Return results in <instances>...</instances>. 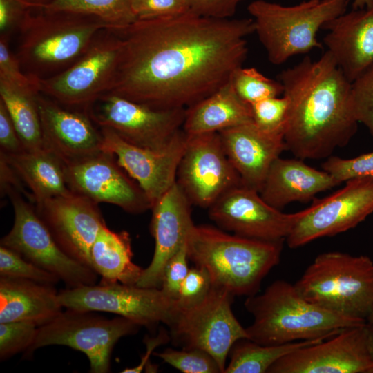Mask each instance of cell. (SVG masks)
Listing matches in <instances>:
<instances>
[{
    "label": "cell",
    "mask_w": 373,
    "mask_h": 373,
    "mask_svg": "<svg viewBox=\"0 0 373 373\" xmlns=\"http://www.w3.org/2000/svg\"><path fill=\"white\" fill-rule=\"evenodd\" d=\"M252 18L216 19L190 11L137 19L116 30L123 48L108 93L157 109L187 108L242 66Z\"/></svg>",
    "instance_id": "obj_1"
},
{
    "label": "cell",
    "mask_w": 373,
    "mask_h": 373,
    "mask_svg": "<svg viewBox=\"0 0 373 373\" xmlns=\"http://www.w3.org/2000/svg\"><path fill=\"white\" fill-rule=\"evenodd\" d=\"M278 80L289 100L285 124L286 149L301 160L327 158L356 133L352 83L325 51L305 57L281 71Z\"/></svg>",
    "instance_id": "obj_2"
},
{
    "label": "cell",
    "mask_w": 373,
    "mask_h": 373,
    "mask_svg": "<svg viewBox=\"0 0 373 373\" xmlns=\"http://www.w3.org/2000/svg\"><path fill=\"white\" fill-rule=\"evenodd\" d=\"M283 242L230 234L206 224H194L186 241L189 260L207 270L213 287L247 297L257 294L280 262Z\"/></svg>",
    "instance_id": "obj_3"
},
{
    "label": "cell",
    "mask_w": 373,
    "mask_h": 373,
    "mask_svg": "<svg viewBox=\"0 0 373 373\" xmlns=\"http://www.w3.org/2000/svg\"><path fill=\"white\" fill-rule=\"evenodd\" d=\"M244 306L254 317L246 327L247 338L264 345L327 338L345 328L367 324L308 301L294 284L284 280L274 281L262 294L247 296Z\"/></svg>",
    "instance_id": "obj_4"
},
{
    "label": "cell",
    "mask_w": 373,
    "mask_h": 373,
    "mask_svg": "<svg viewBox=\"0 0 373 373\" xmlns=\"http://www.w3.org/2000/svg\"><path fill=\"white\" fill-rule=\"evenodd\" d=\"M104 29L111 28L93 16L33 6L17 30L16 55L26 73L48 77L71 65Z\"/></svg>",
    "instance_id": "obj_5"
},
{
    "label": "cell",
    "mask_w": 373,
    "mask_h": 373,
    "mask_svg": "<svg viewBox=\"0 0 373 373\" xmlns=\"http://www.w3.org/2000/svg\"><path fill=\"white\" fill-rule=\"evenodd\" d=\"M348 2L307 0L294 6H283L255 0L249 4L247 10L269 61L280 65L294 55L322 48L317 32L325 23L345 12Z\"/></svg>",
    "instance_id": "obj_6"
},
{
    "label": "cell",
    "mask_w": 373,
    "mask_h": 373,
    "mask_svg": "<svg viewBox=\"0 0 373 373\" xmlns=\"http://www.w3.org/2000/svg\"><path fill=\"white\" fill-rule=\"evenodd\" d=\"M308 301L366 321L373 307V261L341 251L318 254L294 284Z\"/></svg>",
    "instance_id": "obj_7"
},
{
    "label": "cell",
    "mask_w": 373,
    "mask_h": 373,
    "mask_svg": "<svg viewBox=\"0 0 373 373\" xmlns=\"http://www.w3.org/2000/svg\"><path fill=\"white\" fill-rule=\"evenodd\" d=\"M122 48L116 30H102L71 65L54 75L39 77L40 93L64 106L88 111L110 90Z\"/></svg>",
    "instance_id": "obj_8"
},
{
    "label": "cell",
    "mask_w": 373,
    "mask_h": 373,
    "mask_svg": "<svg viewBox=\"0 0 373 373\" xmlns=\"http://www.w3.org/2000/svg\"><path fill=\"white\" fill-rule=\"evenodd\" d=\"M94 312L66 309L38 327L35 341L24 353L30 355L50 345H64L82 352L88 358L91 373L110 371L111 356L117 341L137 333V323L122 316L108 318Z\"/></svg>",
    "instance_id": "obj_9"
},
{
    "label": "cell",
    "mask_w": 373,
    "mask_h": 373,
    "mask_svg": "<svg viewBox=\"0 0 373 373\" xmlns=\"http://www.w3.org/2000/svg\"><path fill=\"white\" fill-rule=\"evenodd\" d=\"M9 196L14 209L10 231L1 239L9 248L63 281L67 288L97 284L98 274L68 256L57 245L35 207L17 191Z\"/></svg>",
    "instance_id": "obj_10"
},
{
    "label": "cell",
    "mask_w": 373,
    "mask_h": 373,
    "mask_svg": "<svg viewBox=\"0 0 373 373\" xmlns=\"http://www.w3.org/2000/svg\"><path fill=\"white\" fill-rule=\"evenodd\" d=\"M59 299L65 309L112 313L151 329L160 323L169 327L178 312L176 300L160 288L136 285L99 283L66 288L59 291Z\"/></svg>",
    "instance_id": "obj_11"
},
{
    "label": "cell",
    "mask_w": 373,
    "mask_h": 373,
    "mask_svg": "<svg viewBox=\"0 0 373 373\" xmlns=\"http://www.w3.org/2000/svg\"><path fill=\"white\" fill-rule=\"evenodd\" d=\"M233 297L227 291L212 286L202 302L178 309L169 327L174 345L206 351L218 363L222 373L233 345L239 339L247 338L246 328L233 313Z\"/></svg>",
    "instance_id": "obj_12"
},
{
    "label": "cell",
    "mask_w": 373,
    "mask_h": 373,
    "mask_svg": "<svg viewBox=\"0 0 373 373\" xmlns=\"http://www.w3.org/2000/svg\"><path fill=\"white\" fill-rule=\"evenodd\" d=\"M186 110L154 108L106 93L88 112L99 128H108L133 145L160 150L182 128Z\"/></svg>",
    "instance_id": "obj_13"
},
{
    "label": "cell",
    "mask_w": 373,
    "mask_h": 373,
    "mask_svg": "<svg viewBox=\"0 0 373 373\" xmlns=\"http://www.w3.org/2000/svg\"><path fill=\"white\" fill-rule=\"evenodd\" d=\"M373 212V176L354 178L324 198H314L286 238L291 249L348 231Z\"/></svg>",
    "instance_id": "obj_14"
},
{
    "label": "cell",
    "mask_w": 373,
    "mask_h": 373,
    "mask_svg": "<svg viewBox=\"0 0 373 373\" xmlns=\"http://www.w3.org/2000/svg\"><path fill=\"white\" fill-rule=\"evenodd\" d=\"M176 182L193 205L208 209L227 191L242 184L218 132L187 134Z\"/></svg>",
    "instance_id": "obj_15"
},
{
    "label": "cell",
    "mask_w": 373,
    "mask_h": 373,
    "mask_svg": "<svg viewBox=\"0 0 373 373\" xmlns=\"http://www.w3.org/2000/svg\"><path fill=\"white\" fill-rule=\"evenodd\" d=\"M208 209L219 228L265 241L286 240L307 211L283 213L267 203L258 191L242 184L227 191Z\"/></svg>",
    "instance_id": "obj_16"
},
{
    "label": "cell",
    "mask_w": 373,
    "mask_h": 373,
    "mask_svg": "<svg viewBox=\"0 0 373 373\" xmlns=\"http://www.w3.org/2000/svg\"><path fill=\"white\" fill-rule=\"evenodd\" d=\"M67 185L72 192L96 203L115 204L133 214L152 205L138 183L119 164L114 155L99 153L64 165Z\"/></svg>",
    "instance_id": "obj_17"
},
{
    "label": "cell",
    "mask_w": 373,
    "mask_h": 373,
    "mask_svg": "<svg viewBox=\"0 0 373 373\" xmlns=\"http://www.w3.org/2000/svg\"><path fill=\"white\" fill-rule=\"evenodd\" d=\"M367 325L345 328L280 358L267 373H372Z\"/></svg>",
    "instance_id": "obj_18"
},
{
    "label": "cell",
    "mask_w": 373,
    "mask_h": 373,
    "mask_svg": "<svg viewBox=\"0 0 373 373\" xmlns=\"http://www.w3.org/2000/svg\"><path fill=\"white\" fill-rule=\"evenodd\" d=\"M100 129L102 150L115 155L119 164L138 183L153 207L176 182L187 134L182 128L167 146L153 150L133 145L108 128Z\"/></svg>",
    "instance_id": "obj_19"
},
{
    "label": "cell",
    "mask_w": 373,
    "mask_h": 373,
    "mask_svg": "<svg viewBox=\"0 0 373 373\" xmlns=\"http://www.w3.org/2000/svg\"><path fill=\"white\" fill-rule=\"evenodd\" d=\"M35 207L59 247L93 269L91 248L105 224L98 204L71 191L47 199Z\"/></svg>",
    "instance_id": "obj_20"
},
{
    "label": "cell",
    "mask_w": 373,
    "mask_h": 373,
    "mask_svg": "<svg viewBox=\"0 0 373 373\" xmlns=\"http://www.w3.org/2000/svg\"><path fill=\"white\" fill-rule=\"evenodd\" d=\"M37 99L44 146L64 165L102 151L101 129L87 111L69 108L41 93Z\"/></svg>",
    "instance_id": "obj_21"
},
{
    "label": "cell",
    "mask_w": 373,
    "mask_h": 373,
    "mask_svg": "<svg viewBox=\"0 0 373 373\" xmlns=\"http://www.w3.org/2000/svg\"><path fill=\"white\" fill-rule=\"evenodd\" d=\"M193 204L175 182L152 207L151 231L155 240V250L149 265L136 285L160 288L164 268L194 226Z\"/></svg>",
    "instance_id": "obj_22"
},
{
    "label": "cell",
    "mask_w": 373,
    "mask_h": 373,
    "mask_svg": "<svg viewBox=\"0 0 373 373\" xmlns=\"http://www.w3.org/2000/svg\"><path fill=\"white\" fill-rule=\"evenodd\" d=\"M218 133L242 184L260 192L271 164L286 150L285 130L267 131L249 122Z\"/></svg>",
    "instance_id": "obj_23"
},
{
    "label": "cell",
    "mask_w": 373,
    "mask_h": 373,
    "mask_svg": "<svg viewBox=\"0 0 373 373\" xmlns=\"http://www.w3.org/2000/svg\"><path fill=\"white\" fill-rule=\"evenodd\" d=\"M323 43L337 66L352 83L373 64V6L352 9L327 21Z\"/></svg>",
    "instance_id": "obj_24"
},
{
    "label": "cell",
    "mask_w": 373,
    "mask_h": 373,
    "mask_svg": "<svg viewBox=\"0 0 373 373\" xmlns=\"http://www.w3.org/2000/svg\"><path fill=\"white\" fill-rule=\"evenodd\" d=\"M339 183L327 172L309 166L303 160L278 157L259 192L271 207L281 210L294 202H305Z\"/></svg>",
    "instance_id": "obj_25"
},
{
    "label": "cell",
    "mask_w": 373,
    "mask_h": 373,
    "mask_svg": "<svg viewBox=\"0 0 373 373\" xmlns=\"http://www.w3.org/2000/svg\"><path fill=\"white\" fill-rule=\"evenodd\" d=\"M62 309L54 285L0 276V323L28 321L41 326Z\"/></svg>",
    "instance_id": "obj_26"
},
{
    "label": "cell",
    "mask_w": 373,
    "mask_h": 373,
    "mask_svg": "<svg viewBox=\"0 0 373 373\" xmlns=\"http://www.w3.org/2000/svg\"><path fill=\"white\" fill-rule=\"evenodd\" d=\"M249 122H253L251 106L238 96L230 79L186 108L182 129L188 135L218 133Z\"/></svg>",
    "instance_id": "obj_27"
},
{
    "label": "cell",
    "mask_w": 373,
    "mask_h": 373,
    "mask_svg": "<svg viewBox=\"0 0 373 373\" xmlns=\"http://www.w3.org/2000/svg\"><path fill=\"white\" fill-rule=\"evenodd\" d=\"M0 154L29 189L35 204L71 192L66 183L64 164L47 149Z\"/></svg>",
    "instance_id": "obj_28"
},
{
    "label": "cell",
    "mask_w": 373,
    "mask_h": 373,
    "mask_svg": "<svg viewBox=\"0 0 373 373\" xmlns=\"http://www.w3.org/2000/svg\"><path fill=\"white\" fill-rule=\"evenodd\" d=\"M131 239L126 231L116 232L106 223L100 228L90 251L94 271L101 284L136 285L144 269L133 262Z\"/></svg>",
    "instance_id": "obj_29"
},
{
    "label": "cell",
    "mask_w": 373,
    "mask_h": 373,
    "mask_svg": "<svg viewBox=\"0 0 373 373\" xmlns=\"http://www.w3.org/2000/svg\"><path fill=\"white\" fill-rule=\"evenodd\" d=\"M39 93L0 79V99L6 106L26 150L44 148L37 99Z\"/></svg>",
    "instance_id": "obj_30"
},
{
    "label": "cell",
    "mask_w": 373,
    "mask_h": 373,
    "mask_svg": "<svg viewBox=\"0 0 373 373\" xmlns=\"http://www.w3.org/2000/svg\"><path fill=\"white\" fill-rule=\"evenodd\" d=\"M326 338L264 345L248 338L238 340L231 347L230 361L224 373H266L278 359L295 350Z\"/></svg>",
    "instance_id": "obj_31"
},
{
    "label": "cell",
    "mask_w": 373,
    "mask_h": 373,
    "mask_svg": "<svg viewBox=\"0 0 373 373\" xmlns=\"http://www.w3.org/2000/svg\"><path fill=\"white\" fill-rule=\"evenodd\" d=\"M133 0H52L40 6L50 10H62L95 17L111 29H124L137 21Z\"/></svg>",
    "instance_id": "obj_32"
},
{
    "label": "cell",
    "mask_w": 373,
    "mask_h": 373,
    "mask_svg": "<svg viewBox=\"0 0 373 373\" xmlns=\"http://www.w3.org/2000/svg\"><path fill=\"white\" fill-rule=\"evenodd\" d=\"M231 81L238 96L250 105L283 94V86L278 80L265 77L255 68H237Z\"/></svg>",
    "instance_id": "obj_33"
},
{
    "label": "cell",
    "mask_w": 373,
    "mask_h": 373,
    "mask_svg": "<svg viewBox=\"0 0 373 373\" xmlns=\"http://www.w3.org/2000/svg\"><path fill=\"white\" fill-rule=\"evenodd\" d=\"M153 354L184 373H222L216 360L204 350L167 348Z\"/></svg>",
    "instance_id": "obj_34"
},
{
    "label": "cell",
    "mask_w": 373,
    "mask_h": 373,
    "mask_svg": "<svg viewBox=\"0 0 373 373\" xmlns=\"http://www.w3.org/2000/svg\"><path fill=\"white\" fill-rule=\"evenodd\" d=\"M0 276L26 279L55 285L59 278L37 267L16 251L0 246Z\"/></svg>",
    "instance_id": "obj_35"
},
{
    "label": "cell",
    "mask_w": 373,
    "mask_h": 373,
    "mask_svg": "<svg viewBox=\"0 0 373 373\" xmlns=\"http://www.w3.org/2000/svg\"><path fill=\"white\" fill-rule=\"evenodd\" d=\"M38 327L28 321L0 323V360L25 353L33 343Z\"/></svg>",
    "instance_id": "obj_36"
},
{
    "label": "cell",
    "mask_w": 373,
    "mask_h": 373,
    "mask_svg": "<svg viewBox=\"0 0 373 373\" xmlns=\"http://www.w3.org/2000/svg\"><path fill=\"white\" fill-rule=\"evenodd\" d=\"M352 99L357 121L373 137V64L352 83Z\"/></svg>",
    "instance_id": "obj_37"
},
{
    "label": "cell",
    "mask_w": 373,
    "mask_h": 373,
    "mask_svg": "<svg viewBox=\"0 0 373 373\" xmlns=\"http://www.w3.org/2000/svg\"><path fill=\"white\" fill-rule=\"evenodd\" d=\"M326 159L322 163V169L339 184L354 178L373 176V151L350 159L332 155Z\"/></svg>",
    "instance_id": "obj_38"
},
{
    "label": "cell",
    "mask_w": 373,
    "mask_h": 373,
    "mask_svg": "<svg viewBox=\"0 0 373 373\" xmlns=\"http://www.w3.org/2000/svg\"><path fill=\"white\" fill-rule=\"evenodd\" d=\"M0 79L16 86L39 91V77L26 73L9 46V38L0 37Z\"/></svg>",
    "instance_id": "obj_39"
},
{
    "label": "cell",
    "mask_w": 373,
    "mask_h": 373,
    "mask_svg": "<svg viewBox=\"0 0 373 373\" xmlns=\"http://www.w3.org/2000/svg\"><path fill=\"white\" fill-rule=\"evenodd\" d=\"M253 122L267 131L285 130L289 100L282 97H269L251 104Z\"/></svg>",
    "instance_id": "obj_40"
},
{
    "label": "cell",
    "mask_w": 373,
    "mask_h": 373,
    "mask_svg": "<svg viewBox=\"0 0 373 373\" xmlns=\"http://www.w3.org/2000/svg\"><path fill=\"white\" fill-rule=\"evenodd\" d=\"M212 287L207 270L195 266L189 271L180 287L176 300L178 309L191 307L202 302Z\"/></svg>",
    "instance_id": "obj_41"
},
{
    "label": "cell",
    "mask_w": 373,
    "mask_h": 373,
    "mask_svg": "<svg viewBox=\"0 0 373 373\" xmlns=\"http://www.w3.org/2000/svg\"><path fill=\"white\" fill-rule=\"evenodd\" d=\"M188 260L185 242L171 258L164 268L160 288L167 297L173 300H177L182 283L189 271Z\"/></svg>",
    "instance_id": "obj_42"
},
{
    "label": "cell",
    "mask_w": 373,
    "mask_h": 373,
    "mask_svg": "<svg viewBox=\"0 0 373 373\" xmlns=\"http://www.w3.org/2000/svg\"><path fill=\"white\" fill-rule=\"evenodd\" d=\"M137 19L177 16L189 11L187 0H133Z\"/></svg>",
    "instance_id": "obj_43"
},
{
    "label": "cell",
    "mask_w": 373,
    "mask_h": 373,
    "mask_svg": "<svg viewBox=\"0 0 373 373\" xmlns=\"http://www.w3.org/2000/svg\"><path fill=\"white\" fill-rule=\"evenodd\" d=\"M33 6L31 0H0V37L9 38Z\"/></svg>",
    "instance_id": "obj_44"
},
{
    "label": "cell",
    "mask_w": 373,
    "mask_h": 373,
    "mask_svg": "<svg viewBox=\"0 0 373 373\" xmlns=\"http://www.w3.org/2000/svg\"><path fill=\"white\" fill-rule=\"evenodd\" d=\"M246 0H187L189 11L204 17L230 19L238 5Z\"/></svg>",
    "instance_id": "obj_45"
},
{
    "label": "cell",
    "mask_w": 373,
    "mask_h": 373,
    "mask_svg": "<svg viewBox=\"0 0 373 373\" xmlns=\"http://www.w3.org/2000/svg\"><path fill=\"white\" fill-rule=\"evenodd\" d=\"M0 152L15 154L25 150L10 115L0 99Z\"/></svg>",
    "instance_id": "obj_46"
},
{
    "label": "cell",
    "mask_w": 373,
    "mask_h": 373,
    "mask_svg": "<svg viewBox=\"0 0 373 373\" xmlns=\"http://www.w3.org/2000/svg\"><path fill=\"white\" fill-rule=\"evenodd\" d=\"M171 339L170 335L164 330L162 329L155 336H146L144 343L146 345L145 354L141 358L140 362L133 367L125 368L122 373H140L149 365V357L154 350L169 342Z\"/></svg>",
    "instance_id": "obj_47"
},
{
    "label": "cell",
    "mask_w": 373,
    "mask_h": 373,
    "mask_svg": "<svg viewBox=\"0 0 373 373\" xmlns=\"http://www.w3.org/2000/svg\"><path fill=\"white\" fill-rule=\"evenodd\" d=\"M373 6V0H354L353 9H363L370 8Z\"/></svg>",
    "instance_id": "obj_48"
},
{
    "label": "cell",
    "mask_w": 373,
    "mask_h": 373,
    "mask_svg": "<svg viewBox=\"0 0 373 373\" xmlns=\"http://www.w3.org/2000/svg\"><path fill=\"white\" fill-rule=\"evenodd\" d=\"M367 327H368L367 347H368L370 355L373 361V326H370L367 325Z\"/></svg>",
    "instance_id": "obj_49"
},
{
    "label": "cell",
    "mask_w": 373,
    "mask_h": 373,
    "mask_svg": "<svg viewBox=\"0 0 373 373\" xmlns=\"http://www.w3.org/2000/svg\"><path fill=\"white\" fill-rule=\"evenodd\" d=\"M52 1V0H31L34 6H44L51 2Z\"/></svg>",
    "instance_id": "obj_50"
},
{
    "label": "cell",
    "mask_w": 373,
    "mask_h": 373,
    "mask_svg": "<svg viewBox=\"0 0 373 373\" xmlns=\"http://www.w3.org/2000/svg\"><path fill=\"white\" fill-rule=\"evenodd\" d=\"M366 323L370 326H373V307L366 317Z\"/></svg>",
    "instance_id": "obj_51"
}]
</instances>
